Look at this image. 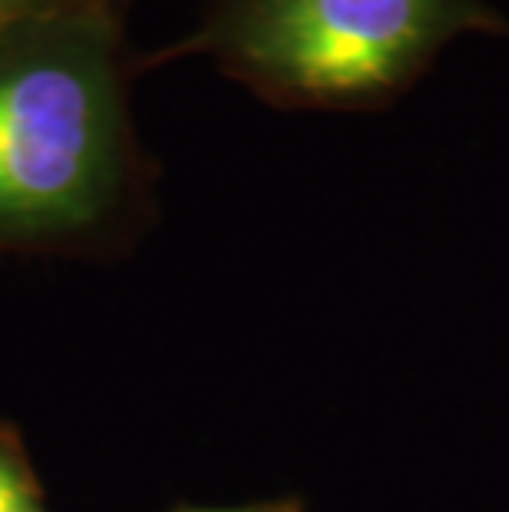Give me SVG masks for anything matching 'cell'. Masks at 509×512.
<instances>
[{
    "label": "cell",
    "mask_w": 509,
    "mask_h": 512,
    "mask_svg": "<svg viewBox=\"0 0 509 512\" xmlns=\"http://www.w3.org/2000/svg\"><path fill=\"white\" fill-rule=\"evenodd\" d=\"M146 195L113 7L0 20V255L106 258Z\"/></svg>",
    "instance_id": "obj_1"
},
{
    "label": "cell",
    "mask_w": 509,
    "mask_h": 512,
    "mask_svg": "<svg viewBox=\"0 0 509 512\" xmlns=\"http://www.w3.org/2000/svg\"><path fill=\"white\" fill-rule=\"evenodd\" d=\"M490 30L503 20L483 0H215L182 50L275 106L371 110L453 40Z\"/></svg>",
    "instance_id": "obj_2"
},
{
    "label": "cell",
    "mask_w": 509,
    "mask_h": 512,
    "mask_svg": "<svg viewBox=\"0 0 509 512\" xmlns=\"http://www.w3.org/2000/svg\"><path fill=\"white\" fill-rule=\"evenodd\" d=\"M0 512H50L24 433L10 420H0Z\"/></svg>",
    "instance_id": "obj_3"
},
{
    "label": "cell",
    "mask_w": 509,
    "mask_h": 512,
    "mask_svg": "<svg viewBox=\"0 0 509 512\" xmlns=\"http://www.w3.org/2000/svg\"><path fill=\"white\" fill-rule=\"evenodd\" d=\"M169 512H308L298 496H278V499H255V503L238 506H176Z\"/></svg>",
    "instance_id": "obj_5"
},
{
    "label": "cell",
    "mask_w": 509,
    "mask_h": 512,
    "mask_svg": "<svg viewBox=\"0 0 509 512\" xmlns=\"http://www.w3.org/2000/svg\"><path fill=\"white\" fill-rule=\"evenodd\" d=\"M93 7H113V0H0V20L77 14V10H93Z\"/></svg>",
    "instance_id": "obj_4"
}]
</instances>
